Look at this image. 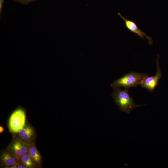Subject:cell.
Wrapping results in <instances>:
<instances>
[{"label":"cell","instance_id":"cell-2","mask_svg":"<svg viewBox=\"0 0 168 168\" xmlns=\"http://www.w3.org/2000/svg\"><path fill=\"white\" fill-rule=\"evenodd\" d=\"M147 76L146 74L131 72L115 80L110 84V86L113 88L124 87L128 89L132 87H136L138 85L140 84Z\"/></svg>","mask_w":168,"mask_h":168},{"label":"cell","instance_id":"cell-6","mask_svg":"<svg viewBox=\"0 0 168 168\" xmlns=\"http://www.w3.org/2000/svg\"><path fill=\"white\" fill-rule=\"evenodd\" d=\"M117 14L123 20L126 28L128 30L137 34L142 39L144 40V37H145L147 40L148 44L150 45L152 44L153 41L152 38L140 29L134 21L126 18L120 13L118 12Z\"/></svg>","mask_w":168,"mask_h":168},{"label":"cell","instance_id":"cell-4","mask_svg":"<svg viewBox=\"0 0 168 168\" xmlns=\"http://www.w3.org/2000/svg\"><path fill=\"white\" fill-rule=\"evenodd\" d=\"M30 146L19 136H16L9 145L7 149L18 159L28 152Z\"/></svg>","mask_w":168,"mask_h":168},{"label":"cell","instance_id":"cell-7","mask_svg":"<svg viewBox=\"0 0 168 168\" xmlns=\"http://www.w3.org/2000/svg\"><path fill=\"white\" fill-rule=\"evenodd\" d=\"M18 159L8 149L2 152L0 156L1 166L4 167L17 164Z\"/></svg>","mask_w":168,"mask_h":168},{"label":"cell","instance_id":"cell-10","mask_svg":"<svg viewBox=\"0 0 168 168\" xmlns=\"http://www.w3.org/2000/svg\"><path fill=\"white\" fill-rule=\"evenodd\" d=\"M18 163L24 166L26 168L36 167L28 152L18 158Z\"/></svg>","mask_w":168,"mask_h":168},{"label":"cell","instance_id":"cell-11","mask_svg":"<svg viewBox=\"0 0 168 168\" xmlns=\"http://www.w3.org/2000/svg\"><path fill=\"white\" fill-rule=\"evenodd\" d=\"M15 0L18 1L22 4H26L29 3H30L31 2L35 1L37 0Z\"/></svg>","mask_w":168,"mask_h":168},{"label":"cell","instance_id":"cell-12","mask_svg":"<svg viewBox=\"0 0 168 168\" xmlns=\"http://www.w3.org/2000/svg\"><path fill=\"white\" fill-rule=\"evenodd\" d=\"M4 167L6 168H18V166L17 164H15L8 166H5Z\"/></svg>","mask_w":168,"mask_h":168},{"label":"cell","instance_id":"cell-1","mask_svg":"<svg viewBox=\"0 0 168 168\" xmlns=\"http://www.w3.org/2000/svg\"><path fill=\"white\" fill-rule=\"evenodd\" d=\"M113 92L112 96L114 102L118 106L120 110L129 114L133 110L137 107L145 105L135 104L133 99L128 93V88L122 90L120 87L113 88Z\"/></svg>","mask_w":168,"mask_h":168},{"label":"cell","instance_id":"cell-13","mask_svg":"<svg viewBox=\"0 0 168 168\" xmlns=\"http://www.w3.org/2000/svg\"><path fill=\"white\" fill-rule=\"evenodd\" d=\"M4 0H0V13L2 12L3 4Z\"/></svg>","mask_w":168,"mask_h":168},{"label":"cell","instance_id":"cell-5","mask_svg":"<svg viewBox=\"0 0 168 168\" xmlns=\"http://www.w3.org/2000/svg\"><path fill=\"white\" fill-rule=\"evenodd\" d=\"M159 55L158 54L156 61L157 69L156 74L155 75L151 77L147 76L140 84L142 87L146 89L151 92L153 91L162 76L159 63Z\"/></svg>","mask_w":168,"mask_h":168},{"label":"cell","instance_id":"cell-9","mask_svg":"<svg viewBox=\"0 0 168 168\" xmlns=\"http://www.w3.org/2000/svg\"><path fill=\"white\" fill-rule=\"evenodd\" d=\"M28 152L36 166H40L42 162L41 156L34 143L30 145Z\"/></svg>","mask_w":168,"mask_h":168},{"label":"cell","instance_id":"cell-8","mask_svg":"<svg viewBox=\"0 0 168 168\" xmlns=\"http://www.w3.org/2000/svg\"><path fill=\"white\" fill-rule=\"evenodd\" d=\"M35 131L31 126L26 124L18 133L19 136L26 142L29 145L32 142L35 137Z\"/></svg>","mask_w":168,"mask_h":168},{"label":"cell","instance_id":"cell-14","mask_svg":"<svg viewBox=\"0 0 168 168\" xmlns=\"http://www.w3.org/2000/svg\"><path fill=\"white\" fill-rule=\"evenodd\" d=\"M4 131V128L2 126L0 127V133H2Z\"/></svg>","mask_w":168,"mask_h":168},{"label":"cell","instance_id":"cell-3","mask_svg":"<svg viewBox=\"0 0 168 168\" xmlns=\"http://www.w3.org/2000/svg\"><path fill=\"white\" fill-rule=\"evenodd\" d=\"M25 110L21 107L15 110L11 114L8 121L9 130L13 133H17L25 126L26 123Z\"/></svg>","mask_w":168,"mask_h":168}]
</instances>
